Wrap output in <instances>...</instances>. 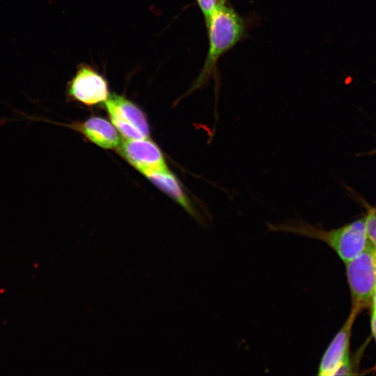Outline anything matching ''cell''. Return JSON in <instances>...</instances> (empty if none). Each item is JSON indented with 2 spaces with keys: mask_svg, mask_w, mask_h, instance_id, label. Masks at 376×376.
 Wrapping results in <instances>:
<instances>
[{
  "mask_svg": "<svg viewBox=\"0 0 376 376\" xmlns=\"http://www.w3.org/2000/svg\"><path fill=\"white\" fill-rule=\"evenodd\" d=\"M345 264L352 307L360 311L371 304L376 288V249L368 240L363 250Z\"/></svg>",
  "mask_w": 376,
  "mask_h": 376,
  "instance_id": "cell-3",
  "label": "cell"
},
{
  "mask_svg": "<svg viewBox=\"0 0 376 376\" xmlns=\"http://www.w3.org/2000/svg\"><path fill=\"white\" fill-rule=\"evenodd\" d=\"M112 124L128 139L148 138L150 130L143 111L123 95H109L104 102Z\"/></svg>",
  "mask_w": 376,
  "mask_h": 376,
  "instance_id": "cell-4",
  "label": "cell"
},
{
  "mask_svg": "<svg viewBox=\"0 0 376 376\" xmlns=\"http://www.w3.org/2000/svg\"><path fill=\"white\" fill-rule=\"evenodd\" d=\"M141 173L157 187L182 206L191 215L198 217L196 210L176 178L168 170H146Z\"/></svg>",
  "mask_w": 376,
  "mask_h": 376,
  "instance_id": "cell-9",
  "label": "cell"
},
{
  "mask_svg": "<svg viewBox=\"0 0 376 376\" xmlns=\"http://www.w3.org/2000/svg\"><path fill=\"white\" fill-rule=\"evenodd\" d=\"M267 228L269 231L290 233L322 241L345 263L359 255L368 242L366 219L329 230L297 219L277 224H267Z\"/></svg>",
  "mask_w": 376,
  "mask_h": 376,
  "instance_id": "cell-2",
  "label": "cell"
},
{
  "mask_svg": "<svg viewBox=\"0 0 376 376\" xmlns=\"http://www.w3.org/2000/svg\"><path fill=\"white\" fill-rule=\"evenodd\" d=\"M68 97L86 106L104 103L109 96L107 79L86 63L78 65L67 86Z\"/></svg>",
  "mask_w": 376,
  "mask_h": 376,
  "instance_id": "cell-6",
  "label": "cell"
},
{
  "mask_svg": "<svg viewBox=\"0 0 376 376\" xmlns=\"http://www.w3.org/2000/svg\"><path fill=\"white\" fill-rule=\"evenodd\" d=\"M371 304L373 307V311L376 312V288L374 290V292L372 297Z\"/></svg>",
  "mask_w": 376,
  "mask_h": 376,
  "instance_id": "cell-13",
  "label": "cell"
},
{
  "mask_svg": "<svg viewBox=\"0 0 376 376\" xmlns=\"http://www.w3.org/2000/svg\"><path fill=\"white\" fill-rule=\"evenodd\" d=\"M209 47L205 62L191 91L205 85L217 70L220 58L245 36L244 19L233 8L218 3L205 24Z\"/></svg>",
  "mask_w": 376,
  "mask_h": 376,
  "instance_id": "cell-1",
  "label": "cell"
},
{
  "mask_svg": "<svg viewBox=\"0 0 376 376\" xmlns=\"http://www.w3.org/2000/svg\"><path fill=\"white\" fill-rule=\"evenodd\" d=\"M370 324L372 334L376 342V312L375 311L372 312Z\"/></svg>",
  "mask_w": 376,
  "mask_h": 376,
  "instance_id": "cell-12",
  "label": "cell"
},
{
  "mask_svg": "<svg viewBox=\"0 0 376 376\" xmlns=\"http://www.w3.org/2000/svg\"><path fill=\"white\" fill-rule=\"evenodd\" d=\"M70 127L101 148L111 149L120 144L118 130L103 118L93 116L82 123H73Z\"/></svg>",
  "mask_w": 376,
  "mask_h": 376,
  "instance_id": "cell-8",
  "label": "cell"
},
{
  "mask_svg": "<svg viewBox=\"0 0 376 376\" xmlns=\"http://www.w3.org/2000/svg\"><path fill=\"white\" fill-rule=\"evenodd\" d=\"M359 312V310L352 307L346 321L333 338L320 359L318 369V375H352L349 346L352 325Z\"/></svg>",
  "mask_w": 376,
  "mask_h": 376,
  "instance_id": "cell-5",
  "label": "cell"
},
{
  "mask_svg": "<svg viewBox=\"0 0 376 376\" xmlns=\"http://www.w3.org/2000/svg\"><path fill=\"white\" fill-rule=\"evenodd\" d=\"M119 152L140 172L166 169V164L159 147L148 138L125 139L118 146Z\"/></svg>",
  "mask_w": 376,
  "mask_h": 376,
  "instance_id": "cell-7",
  "label": "cell"
},
{
  "mask_svg": "<svg viewBox=\"0 0 376 376\" xmlns=\"http://www.w3.org/2000/svg\"><path fill=\"white\" fill-rule=\"evenodd\" d=\"M366 226L368 240L376 249V209L368 210Z\"/></svg>",
  "mask_w": 376,
  "mask_h": 376,
  "instance_id": "cell-10",
  "label": "cell"
},
{
  "mask_svg": "<svg viewBox=\"0 0 376 376\" xmlns=\"http://www.w3.org/2000/svg\"><path fill=\"white\" fill-rule=\"evenodd\" d=\"M197 4L204 17L205 24L218 4V0H196Z\"/></svg>",
  "mask_w": 376,
  "mask_h": 376,
  "instance_id": "cell-11",
  "label": "cell"
},
{
  "mask_svg": "<svg viewBox=\"0 0 376 376\" xmlns=\"http://www.w3.org/2000/svg\"><path fill=\"white\" fill-rule=\"evenodd\" d=\"M227 0H218V3H225Z\"/></svg>",
  "mask_w": 376,
  "mask_h": 376,
  "instance_id": "cell-14",
  "label": "cell"
}]
</instances>
